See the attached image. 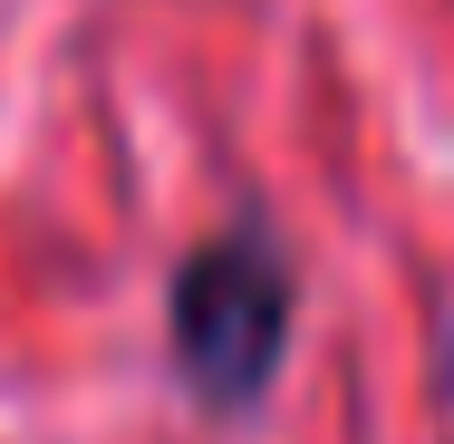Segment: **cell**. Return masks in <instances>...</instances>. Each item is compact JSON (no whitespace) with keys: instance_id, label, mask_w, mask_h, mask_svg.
<instances>
[{"instance_id":"1","label":"cell","mask_w":454,"mask_h":444,"mask_svg":"<svg viewBox=\"0 0 454 444\" xmlns=\"http://www.w3.org/2000/svg\"><path fill=\"white\" fill-rule=\"evenodd\" d=\"M290 329H300V270L280 261L262 222H232L184 252L165 290V348L203 416H252L290 357Z\"/></svg>"}]
</instances>
